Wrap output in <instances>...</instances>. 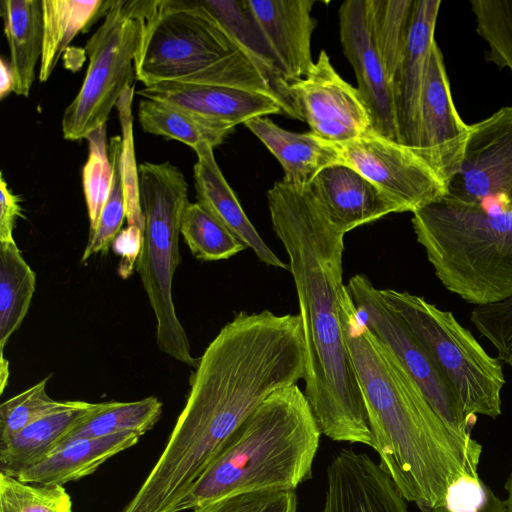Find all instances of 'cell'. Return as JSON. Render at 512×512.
<instances>
[{
	"instance_id": "obj_1",
	"label": "cell",
	"mask_w": 512,
	"mask_h": 512,
	"mask_svg": "<svg viewBox=\"0 0 512 512\" xmlns=\"http://www.w3.org/2000/svg\"><path fill=\"white\" fill-rule=\"evenodd\" d=\"M299 314L240 311L210 342L163 452L120 512H175L247 417L304 378Z\"/></svg>"
},
{
	"instance_id": "obj_2",
	"label": "cell",
	"mask_w": 512,
	"mask_h": 512,
	"mask_svg": "<svg viewBox=\"0 0 512 512\" xmlns=\"http://www.w3.org/2000/svg\"><path fill=\"white\" fill-rule=\"evenodd\" d=\"M273 231L289 259L306 351L304 395L320 433L374 447L363 395L342 334L344 233L309 189L281 180L267 192Z\"/></svg>"
},
{
	"instance_id": "obj_3",
	"label": "cell",
	"mask_w": 512,
	"mask_h": 512,
	"mask_svg": "<svg viewBox=\"0 0 512 512\" xmlns=\"http://www.w3.org/2000/svg\"><path fill=\"white\" fill-rule=\"evenodd\" d=\"M340 321L380 467L406 501L428 512L443 507L453 481L479 476L482 446L446 426L400 360L362 322L346 286Z\"/></svg>"
},
{
	"instance_id": "obj_4",
	"label": "cell",
	"mask_w": 512,
	"mask_h": 512,
	"mask_svg": "<svg viewBox=\"0 0 512 512\" xmlns=\"http://www.w3.org/2000/svg\"><path fill=\"white\" fill-rule=\"evenodd\" d=\"M320 435L297 384L278 389L235 431L175 512L234 495L295 491L311 478Z\"/></svg>"
},
{
	"instance_id": "obj_5",
	"label": "cell",
	"mask_w": 512,
	"mask_h": 512,
	"mask_svg": "<svg viewBox=\"0 0 512 512\" xmlns=\"http://www.w3.org/2000/svg\"><path fill=\"white\" fill-rule=\"evenodd\" d=\"M412 214L417 242L447 290L476 306L512 296V209L444 197Z\"/></svg>"
},
{
	"instance_id": "obj_6",
	"label": "cell",
	"mask_w": 512,
	"mask_h": 512,
	"mask_svg": "<svg viewBox=\"0 0 512 512\" xmlns=\"http://www.w3.org/2000/svg\"><path fill=\"white\" fill-rule=\"evenodd\" d=\"M136 79L209 84L256 66L197 0H146Z\"/></svg>"
},
{
	"instance_id": "obj_7",
	"label": "cell",
	"mask_w": 512,
	"mask_h": 512,
	"mask_svg": "<svg viewBox=\"0 0 512 512\" xmlns=\"http://www.w3.org/2000/svg\"><path fill=\"white\" fill-rule=\"evenodd\" d=\"M139 192L144 230L136 267L156 318L157 345L161 352L195 368L198 359L192 356L172 296L188 184L170 162H146L139 165Z\"/></svg>"
},
{
	"instance_id": "obj_8",
	"label": "cell",
	"mask_w": 512,
	"mask_h": 512,
	"mask_svg": "<svg viewBox=\"0 0 512 512\" xmlns=\"http://www.w3.org/2000/svg\"><path fill=\"white\" fill-rule=\"evenodd\" d=\"M381 293L433 359L466 414L498 417L505 385L501 361L490 356L452 312L407 291Z\"/></svg>"
},
{
	"instance_id": "obj_9",
	"label": "cell",
	"mask_w": 512,
	"mask_h": 512,
	"mask_svg": "<svg viewBox=\"0 0 512 512\" xmlns=\"http://www.w3.org/2000/svg\"><path fill=\"white\" fill-rule=\"evenodd\" d=\"M145 3L146 0H113L103 23L87 41L86 75L62 117L66 140L86 139L105 125L123 92L133 86Z\"/></svg>"
},
{
	"instance_id": "obj_10",
	"label": "cell",
	"mask_w": 512,
	"mask_h": 512,
	"mask_svg": "<svg viewBox=\"0 0 512 512\" xmlns=\"http://www.w3.org/2000/svg\"><path fill=\"white\" fill-rule=\"evenodd\" d=\"M362 322L400 360L446 426L458 437L472 440L476 417L464 411L457 395L425 348L365 274L345 285Z\"/></svg>"
},
{
	"instance_id": "obj_11",
	"label": "cell",
	"mask_w": 512,
	"mask_h": 512,
	"mask_svg": "<svg viewBox=\"0 0 512 512\" xmlns=\"http://www.w3.org/2000/svg\"><path fill=\"white\" fill-rule=\"evenodd\" d=\"M337 146L342 163L376 185L401 213H413L446 196L444 182L415 150L374 130Z\"/></svg>"
},
{
	"instance_id": "obj_12",
	"label": "cell",
	"mask_w": 512,
	"mask_h": 512,
	"mask_svg": "<svg viewBox=\"0 0 512 512\" xmlns=\"http://www.w3.org/2000/svg\"><path fill=\"white\" fill-rule=\"evenodd\" d=\"M445 197L512 209V106L469 125L462 160Z\"/></svg>"
},
{
	"instance_id": "obj_13",
	"label": "cell",
	"mask_w": 512,
	"mask_h": 512,
	"mask_svg": "<svg viewBox=\"0 0 512 512\" xmlns=\"http://www.w3.org/2000/svg\"><path fill=\"white\" fill-rule=\"evenodd\" d=\"M289 89L301 121L327 142L341 144L373 130L358 89L337 73L325 50Z\"/></svg>"
},
{
	"instance_id": "obj_14",
	"label": "cell",
	"mask_w": 512,
	"mask_h": 512,
	"mask_svg": "<svg viewBox=\"0 0 512 512\" xmlns=\"http://www.w3.org/2000/svg\"><path fill=\"white\" fill-rule=\"evenodd\" d=\"M338 15L342 49L353 67L372 129L399 142L393 88L372 34L368 0H346Z\"/></svg>"
},
{
	"instance_id": "obj_15",
	"label": "cell",
	"mask_w": 512,
	"mask_h": 512,
	"mask_svg": "<svg viewBox=\"0 0 512 512\" xmlns=\"http://www.w3.org/2000/svg\"><path fill=\"white\" fill-rule=\"evenodd\" d=\"M469 132L452 100L442 53L434 41L428 54L420 104L418 154L447 184L457 173Z\"/></svg>"
},
{
	"instance_id": "obj_16",
	"label": "cell",
	"mask_w": 512,
	"mask_h": 512,
	"mask_svg": "<svg viewBox=\"0 0 512 512\" xmlns=\"http://www.w3.org/2000/svg\"><path fill=\"white\" fill-rule=\"evenodd\" d=\"M136 93L230 129L257 117L284 115L281 103L273 95L236 87L162 82L144 86Z\"/></svg>"
},
{
	"instance_id": "obj_17",
	"label": "cell",
	"mask_w": 512,
	"mask_h": 512,
	"mask_svg": "<svg viewBox=\"0 0 512 512\" xmlns=\"http://www.w3.org/2000/svg\"><path fill=\"white\" fill-rule=\"evenodd\" d=\"M322 512H408L389 475L368 454L340 450L327 468Z\"/></svg>"
},
{
	"instance_id": "obj_18",
	"label": "cell",
	"mask_w": 512,
	"mask_h": 512,
	"mask_svg": "<svg viewBox=\"0 0 512 512\" xmlns=\"http://www.w3.org/2000/svg\"><path fill=\"white\" fill-rule=\"evenodd\" d=\"M248 9L287 83L306 76L314 64L311 37L317 21L314 0H246Z\"/></svg>"
},
{
	"instance_id": "obj_19",
	"label": "cell",
	"mask_w": 512,
	"mask_h": 512,
	"mask_svg": "<svg viewBox=\"0 0 512 512\" xmlns=\"http://www.w3.org/2000/svg\"><path fill=\"white\" fill-rule=\"evenodd\" d=\"M440 0H414L408 42L393 86L399 143L418 153L420 104Z\"/></svg>"
},
{
	"instance_id": "obj_20",
	"label": "cell",
	"mask_w": 512,
	"mask_h": 512,
	"mask_svg": "<svg viewBox=\"0 0 512 512\" xmlns=\"http://www.w3.org/2000/svg\"><path fill=\"white\" fill-rule=\"evenodd\" d=\"M308 189L344 234L388 214L401 213L399 206L376 185L344 163L321 170Z\"/></svg>"
},
{
	"instance_id": "obj_21",
	"label": "cell",
	"mask_w": 512,
	"mask_h": 512,
	"mask_svg": "<svg viewBox=\"0 0 512 512\" xmlns=\"http://www.w3.org/2000/svg\"><path fill=\"white\" fill-rule=\"evenodd\" d=\"M213 149L209 144H202L194 150L197 154L194 165L197 202L246 248L252 249L261 262L274 268L289 270L288 264L268 247L246 216L215 160Z\"/></svg>"
},
{
	"instance_id": "obj_22",
	"label": "cell",
	"mask_w": 512,
	"mask_h": 512,
	"mask_svg": "<svg viewBox=\"0 0 512 512\" xmlns=\"http://www.w3.org/2000/svg\"><path fill=\"white\" fill-rule=\"evenodd\" d=\"M244 125L279 161L284 171L282 180L295 188L308 189L321 170L342 163L337 144L327 142L311 131L290 132L267 117L248 120Z\"/></svg>"
},
{
	"instance_id": "obj_23",
	"label": "cell",
	"mask_w": 512,
	"mask_h": 512,
	"mask_svg": "<svg viewBox=\"0 0 512 512\" xmlns=\"http://www.w3.org/2000/svg\"><path fill=\"white\" fill-rule=\"evenodd\" d=\"M104 403H69L33 422L0 444V472L17 477L50 455L78 426L97 414Z\"/></svg>"
},
{
	"instance_id": "obj_24",
	"label": "cell",
	"mask_w": 512,
	"mask_h": 512,
	"mask_svg": "<svg viewBox=\"0 0 512 512\" xmlns=\"http://www.w3.org/2000/svg\"><path fill=\"white\" fill-rule=\"evenodd\" d=\"M140 437L139 434L126 432L75 439L61 445L16 478L28 483L64 486L94 473L108 459L137 444Z\"/></svg>"
},
{
	"instance_id": "obj_25",
	"label": "cell",
	"mask_w": 512,
	"mask_h": 512,
	"mask_svg": "<svg viewBox=\"0 0 512 512\" xmlns=\"http://www.w3.org/2000/svg\"><path fill=\"white\" fill-rule=\"evenodd\" d=\"M252 61L269 83L285 116L301 120L276 58L257 27L246 0H197Z\"/></svg>"
},
{
	"instance_id": "obj_26",
	"label": "cell",
	"mask_w": 512,
	"mask_h": 512,
	"mask_svg": "<svg viewBox=\"0 0 512 512\" xmlns=\"http://www.w3.org/2000/svg\"><path fill=\"white\" fill-rule=\"evenodd\" d=\"M0 12L10 50L13 91L27 97L35 80V67L42 55V1L2 0Z\"/></svg>"
},
{
	"instance_id": "obj_27",
	"label": "cell",
	"mask_w": 512,
	"mask_h": 512,
	"mask_svg": "<svg viewBox=\"0 0 512 512\" xmlns=\"http://www.w3.org/2000/svg\"><path fill=\"white\" fill-rule=\"evenodd\" d=\"M113 0H42L43 46L39 79L47 81L70 42L105 16Z\"/></svg>"
},
{
	"instance_id": "obj_28",
	"label": "cell",
	"mask_w": 512,
	"mask_h": 512,
	"mask_svg": "<svg viewBox=\"0 0 512 512\" xmlns=\"http://www.w3.org/2000/svg\"><path fill=\"white\" fill-rule=\"evenodd\" d=\"M35 285V273L15 240L0 242V358L28 312Z\"/></svg>"
},
{
	"instance_id": "obj_29",
	"label": "cell",
	"mask_w": 512,
	"mask_h": 512,
	"mask_svg": "<svg viewBox=\"0 0 512 512\" xmlns=\"http://www.w3.org/2000/svg\"><path fill=\"white\" fill-rule=\"evenodd\" d=\"M138 120L145 132L178 140L193 150L202 144L214 148L233 131L177 107L147 98L139 102Z\"/></svg>"
},
{
	"instance_id": "obj_30",
	"label": "cell",
	"mask_w": 512,
	"mask_h": 512,
	"mask_svg": "<svg viewBox=\"0 0 512 512\" xmlns=\"http://www.w3.org/2000/svg\"><path fill=\"white\" fill-rule=\"evenodd\" d=\"M161 413L162 402L152 396L131 402H105L97 414L74 429L58 447L75 439L99 438L126 432L142 436L155 426Z\"/></svg>"
},
{
	"instance_id": "obj_31",
	"label": "cell",
	"mask_w": 512,
	"mask_h": 512,
	"mask_svg": "<svg viewBox=\"0 0 512 512\" xmlns=\"http://www.w3.org/2000/svg\"><path fill=\"white\" fill-rule=\"evenodd\" d=\"M375 44L392 88L406 51L414 0H368Z\"/></svg>"
},
{
	"instance_id": "obj_32",
	"label": "cell",
	"mask_w": 512,
	"mask_h": 512,
	"mask_svg": "<svg viewBox=\"0 0 512 512\" xmlns=\"http://www.w3.org/2000/svg\"><path fill=\"white\" fill-rule=\"evenodd\" d=\"M181 235L193 256L202 261L229 259L246 249L198 202L188 204L182 219Z\"/></svg>"
},
{
	"instance_id": "obj_33",
	"label": "cell",
	"mask_w": 512,
	"mask_h": 512,
	"mask_svg": "<svg viewBox=\"0 0 512 512\" xmlns=\"http://www.w3.org/2000/svg\"><path fill=\"white\" fill-rule=\"evenodd\" d=\"M122 142L120 136H114L108 144V152L113 168L110 192L101 211L98 223L90 237L81 258L85 262L93 254L106 252L120 232L126 217V200L121 170Z\"/></svg>"
},
{
	"instance_id": "obj_34",
	"label": "cell",
	"mask_w": 512,
	"mask_h": 512,
	"mask_svg": "<svg viewBox=\"0 0 512 512\" xmlns=\"http://www.w3.org/2000/svg\"><path fill=\"white\" fill-rule=\"evenodd\" d=\"M0 512H72L62 485L28 483L0 472Z\"/></svg>"
},
{
	"instance_id": "obj_35",
	"label": "cell",
	"mask_w": 512,
	"mask_h": 512,
	"mask_svg": "<svg viewBox=\"0 0 512 512\" xmlns=\"http://www.w3.org/2000/svg\"><path fill=\"white\" fill-rule=\"evenodd\" d=\"M478 34L487 42V60L512 72V0H472Z\"/></svg>"
},
{
	"instance_id": "obj_36",
	"label": "cell",
	"mask_w": 512,
	"mask_h": 512,
	"mask_svg": "<svg viewBox=\"0 0 512 512\" xmlns=\"http://www.w3.org/2000/svg\"><path fill=\"white\" fill-rule=\"evenodd\" d=\"M86 139L89 152L82 170V184L90 231H93L107 201L113 176L106 142V124L89 133Z\"/></svg>"
},
{
	"instance_id": "obj_37",
	"label": "cell",
	"mask_w": 512,
	"mask_h": 512,
	"mask_svg": "<svg viewBox=\"0 0 512 512\" xmlns=\"http://www.w3.org/2000/svg\"><path fill=\"white\" fill-rule=\"evenodd\" d=\"M49 377L4 401L0 406V444L8 441L38 419L65 407L46 392Z\"/></svg>"
},
{
	"instance_id": "obj_38",
	"label": "cell",
	"mask_w": 512,
	"mask_h": 512,
	"mask_svg": "<svg viewBox=\"0 0 512 512\" xmlns=\"http://www.w3.org/2000/svg\"><path fill=\"white\" fill-rule=\"evenodd\" d=\"M134 87L126 89L118 100L116 107L121 124V170L126 200V218L128 226L144 230V216L140 205L139 174L136 167L132 132V99Z\"/></svg>"
},
{
	"instance_id": "obj_39",
	"label": "cell",
	"mask_w": 512,
	"mask_h": 512,
	"mask_svg": "<svg viewBox=\"0 0 512 512\" xmlns=\"http://www.w3.org/2000/svg\"><path fill=\"white\" fill-rule=\"evenodd\" d=\"M471 322L497 350V358L512 367V296L501 302L476 306Z\"/></svg>"
},
{
	"instance_id": "obj_40",
	"label": "cell",
	"mask_w": 512,
	"mask_h": 512,
	"mask_svg": "<svg viewBox=\"0 0 512 512\" xmlns=\"http://www.w3.org/2000/svg\"><path fill=\"white\" fill-rule=\"evenodd\" d=\"M447 512H507L505 501L498 498L480 476L463 475L446 492Z\"/></svg>"
},
{
	"instance_id": "obj_41",
	"label": "cell",
	"mask_w": 512,
	"mask_h": 512,
	"mask_svg": "<svg viewBox=\"0 0 512 512\" xmlns=\"http://www.w3.org/2000/svg\"><path fill=\"white\" fill-rule=\"evenodd\" d=\"M193 512H297L295 491L234 495L198 507Z\"/></svg>"
},
{
	"instance_id": "obj_42",
	"label": "cell",
	"mask_w": 512,
	"mask_h": 512,
	"mask_svg": "<svg viewBox=\"0 0 512 512\" xmlns=\"http://www.w3.org/2000/svg\"><path fill=\"white\" fill-rule=\"evenodd\" d=\"M143 231L135 226H128L121 230L115 237L112 248L121 257L119 274L121 277H129L142 248Z\"/></svg>"
},
{
	"instance_id": "obj_43",
	"label": "cell",
	"mask_w": 512,
	"mask_h": 512,
	"mask_svg": "<svg viewBox=\"0 0 512 512\" xmlns=\"http://www.w3.org/2000/svg\"><path fill=\"white\" fill-rule=\"evenodd\" d=\"M0 242L11 241L13 228L18 217H22L20 198L13 194L4 179L3 173L0 177Z\"/></svg>"
},
{
	"instance_id": "obj_44",
	"label": "cell",
	"mask_w": 512,
	"mask_h": 512,
	"mask_svg": "<svg viewBox=\"0 0 512 512\" xmlns=\"http://www.w3.org/2000/svg\"><path fill=\"white\" fill-rule=\"evenodd\" d=\"M14 89V77L10 63L0 62V98L3 99Z\"/></svg>"
},
{
	"instance_id": "obj_45",
	"label": "cell",
	"mask_w": 512,
	"mask_h": 512,
	"mask_svg": "<svg viewBox=\"0 0 512 512\" xmlns=\"http://www.w3.org/2000/svg\"><path fill=\"white\" fill-rule=\"evenodd\" d=\"M505 489L508 493V497L505 500L506 510L507 512H512V471L505 483Z\"/></svg>"
},
{
	"instance_id": "obj_46",
	"label": "cell",
	"mask_w": 512,
	"mask_h": 512,
	"mask_svg": "<svg viewBox=\"0 0 512 512\" xmlns=\"http://www.w3.org/2000/svg\"><path fill=\"white\" fill-rule=\"evenodd\" d=\"M432 512H447V511L441 507V508L433 510Z\"/></svg>"
}]
</instances>
